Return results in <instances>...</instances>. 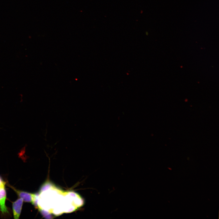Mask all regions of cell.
I'll return each mask as SVG.
<instances>
[{"mask_svg":"<svg viewBox=\"0 0 219 219\" xmlns=\"http://www.w3.org/2000/svg\"><path fill=\"white\" fill-rule=\"evenodd\" d=\"M23 201V199L20 198L12 203V211L14 219L19 218L21 212Z\"/></svg>","mask_w":219,"mask_h":219,"instance_id":"6da1fadb","label":"cell"},{"mask_svg":"<svg viewBox=\"0 0 219 219\" xmlns=\"http://www.w3.org/2000/svg\"><path fill=\"white\" fill-rule=\"evenodd\" d=\"M20 198H22L25 202L32 203L34 194L25 191L17 189L11 186Z\"/></svg>","mask_w":219,"mask_h":219,"instance_id":"3957f363","label":"cell"},{"mask_svg":"<svg viewBox=\"0 0 219 219\" xmlns=\"http://www.w3.org/2000/svg\"><path fill=\"white\" fill-rule=\"evenodd\" d=\"M5 182H4L0 176V189L5 188Z\"/></svg>","mask_w":219,"mask_h":219,"instance_id":"277c9868","label":"cell"},{"mask_svg":"<svg viewBox=\"0 0 219 219\" xmlns=\"http://www.w3.org/2000/svg\"><path fill=\"white\" fill-rule=\"evenodd\" d=\"M6 192L5 188L0 189V211L2 214L9 213L5 202L6 199Z\"/></svg>","mask_w":219,"mask_h":219,"instance_id":"7a4b0ae2","label":"cell"}]
</instances>
